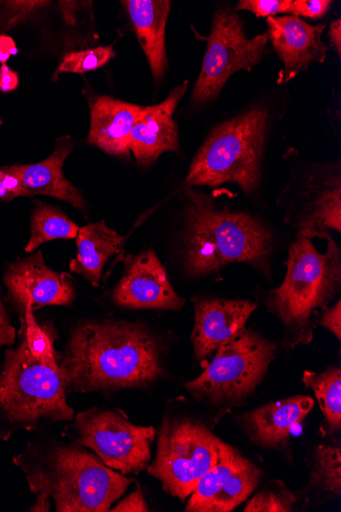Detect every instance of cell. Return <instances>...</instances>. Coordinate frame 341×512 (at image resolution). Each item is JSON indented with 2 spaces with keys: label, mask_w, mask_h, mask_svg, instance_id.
Returning a JSON list of instances; mask_svg holds the SVG:
<instances>
[{
  "label": "cell",
  "mask_w": 341,
  "mask_h": 512,
  "mask_svg": "<svg viewBox=\"0 0 341 512\" xmlns=\"http://www.w3.org/2000/svg\"><path fill=\"white\" fill-rule=\"evenodd\" d=\"M59 365L67 390L83 393L146 387L164 372L159 341L126 321L79 325Z\"/></svg>",
  "instance_id": "6da1fadb"
},
{
  "label": "cell",
  "mask_w": 341,
  "mask_h": 512,
  "mask_svg": "<svg viewBox=\"0 0 341 512\" xmlns=\"http://www.w3.org/2000/svg\"><path fill=\"white\" fill-rule=\"evenodd\" d=\"M14 461L37 496L31 511H51V501L61 512L111 511L133 482L79 446L29 444Z\"/></svg>",
  "instance_id": "7a4b0ae2"
},
{
  "label": "cell",
  "mask_w": 341,
  "mask_h": 512,
  "mask_svg": "<svg viewBox=\"0 0 341 512\" xmlns=\"http://www.w3.org/2000/svg\"><path fill=\"white\" fill-rule=\"evenodd\" d=\"M184 265L194 277L245 263L271 275L272 232L250 214L217 209L206 194L184 190Z\"/></svg>",
  "instance_id": "3957f363"
},
{
  "label": "cell",
  "mask_w": 341,
  "mask_h": 512,
  "mask_svg": "<svg viewBox=\"0 0 341 512\" xmlns=\"http://www.w3.org/2000/svg\"><path fill=\"white\" fill-rule=\"evenodd\" d=\"M282 285L269 292L267 309L284 328L285 349H295L313 341V316L326 309L341 286V251L328 239L327 250L319 253L311 240L297 238L288 250Z\"/></svg>",
  "instance_id": "277c9868"
},
{
  "label": "cell",
  "mask_w": 341,
  "mask_h": 512,
  "mask_svg": "<svg viewBox=\"0 0 341 512\" xmlns=\"http://www.w3.org/2000/svg\"><path fill=\"white\" fill-rule=\"evenodd\" d=\"M66 391L57 355L35 354L23 338L16 350L7 351L0 374V418L9 426L6 437L18 429L33 430L42 421H72Z\"/></svg>",
  "instance_id": "5b68a950"
},
{
  "label": "cell",
  "mask_w": 341,
  "mask_h": 512,
  "mask_svg": "<svg viewBox=\"0 0 341 512\" xmlns=\"http://www.w3.org/2000/svg\"><path fill=\"white\" fill-rule=\"evenodd\" d=\"M269 112L257 108L216 127L194 157L184 190L234 183L252 196L260 188Z\"/></svg>",
  "instance_id": "8992f818"
},
{
  "label": "cell",
  "mask_w": 341,
  "mask_h": 512,
  "mask_svg": "<svg viewBox=\"0 0 341 512\" xmlns=\"http://www.w3.org/2000/svg\"><path fill=\"white\" fill-rule=\"evenodd\" d=\"M276 349L261 334L246 330L219 347L203 374L185 388L194 398L220 409L239 405L262 384Z\"/></svg>",
  "instance_id": "52a82bcc"
},
{
  "label": "cell",
  "mask_w": 341,
  "mask_h": 512,
  "mask_svg": "<svg viewBox=\"0 0 341 512\" xmlns=\"http://www.w3.org/2000/svg\"><path fill=\"white\" fill-rule=\"evenodd\" d=\"M222 441L191 418H166L156 460L148 467L163 489L185 501L200 480L218 463Z\"/></svg>",
  "instance_id": "ba28073f"
},
{
  "label": "cell",
  "mask_w": 341,
  "mask_h": 512,
  "mask_svg": "<svg viewBox=\"0 0 341 512\" xmlns=\"http://www.w3.org/2000/svg\"><path fill=\"white\" fill-rule=\"evenodd\" d=\"M267 33L249 39L243 22L230 7L214 16L203 67L194 85L191 104L202 106L215 101L227 80L236 72L251 71L264 58Z\"/></svg>",
  "instance_id": "9c48e42d"
},
{
  "label": "cell",
  "mask_w": 341,
  "mask_h": 512,
  "mask_svg": "<svg viewBox=\"0 0 341 512\" xmlns=\"http://www.w3.org/2000/svg\"><path fill=\"white\" fill-rule=\"evenodd\" d=\"M72 427L76 442L92 450L107 467L123 475L148 469L156 437L153 427L136 426L122 413L96 409L77 414Z\"/></svg>",
  "instance_id": "30bf717a"
},
{
  "label": "cell",
  "mask_w": 341,
  "mask_h": 512,
  "mask_svg": "<svg viewBox=\"0 0 341 512\" xmlns=\"http://www.w3.org/2000/svg\"><path fill=\"white\" fill-rule=\"evenodd\" d=\"M263 472L222 442L220 459L189 496L188 512H230L257 489Z\"/></svg>",
  "instance_id": "8fae6325"
},
{
  "label": "cell",
  "mask_w": 341,
  "mask_h": 512,
  "mask_svg": "<svg viewBox=\"0 0 341 512\" xmlns=\"http://www.w3.org/2000/svg\"><path fill=\"white\" fill-rule=\"evenodd\" d=\"M124 261L125 273L113 293L117 305L154 310H179L184 306V299L175 292L154 251L128 256Z\"/></svg>",
  "instance_id": "7c38bea8"
},
{
  "label": "cell",
  "mask_w": 341,
  "mask_h": 512,
  "mask_svg": "<svg viewBox=\"0 0 341 512\" xmlns=\"http://www.w3.org/2000/svg\"><path fill=\"white\" fill-rule=\"evenodd\" d=\"M5 283L21 313L26 307L34 311L45 306H68L75 298L69 274L48 268L40 251L12 264L6 272Z\"/></svg>",
  "instance_id": "4fadbf2b"
},
{
  "label": "cell",
  "mask_w": 341,
  "mask_h": 512,
  "mask_svg": "<svg viewBox=\"0 0 341 512\" xmlns=\"http://www.w3.org/2000/svg\"><path fill=\"white\" fill-rule=\"evenodd\" d=\"M194 328L191 335L194 356L207 359L222 345L245 332L246 325L257 309L250 301L223 299H192Z\"/></svg>",
  "instance_id": "5bb4252c"
},
{
  "label": "cell",
  "mask_w": 341,
  "mask_h": 512,
  "mask_svg": "<svg viewBox=\"0 0 341 512\" xmlns=\"http://www.w3.org/2000/svg\"><path fill=\"white\" fill-rule=\"evenodd\" d=\"M268 39L284 68L279 83H286L309 69L313 63H323L328 46L322 40L325 25L311 26L296 16L267 18Z\"/></svg>",
  "instance_id": "9a60e30c"
},
{
  "label": "cell",
  "mask_w": 341,
  "mask_h": 512,
  "mask_svg": "<svg viewBox=\"0 0 341 512\" xmlns=\"http://www.w3.org/2000/svg\"><path fill=\"white\" fill-rule=\"evenodd\" d=\"M188 81L175 87L161 104L142 108L131 132L129 151L137 164L149 167L167 152H178L179 133L173 114L184 97Z\"/></svg>",
  "instance_id": "2e32d148"
},
{
  "label": "cell",
  "mask_w": 341,
  "mask_h": 512,
  "mask_svg": "<svg viewBox=\"0 0 341 512\" xmlns=\"http://www.w3.org/2000/svg\"><path fill=\"white\" fill-rule=\"evenodd\" d=\"M306 202L296 220L298 238L328 240L330 231L341 232V177L339 167H324L310 179Z\"/></svg>",
  "instance_id": "e0dca14e"
},
{
  "label": "cell",
  "mask_w": 341,
  "mask_h": 512,
  "mask_svg": "<svg viewBox=\"0 0 341 512\" xmlns=\"http://www.w3.org/2000/svg\"><path fill=\"white\" fill-rule=\"evenodd\" d=\"M314 405L311 397L298 395L247 412L239 421L256 445L280 449L288 444L292 428L303 423Z\"/></svg>",
  "instance_id": "ac0fdd59"
},
{
  "label": "cell",
  "mask_w": 341,
  "mask_h": 512,
  "mask_svg": "<svg viewBox=\"0 0 341 512\" xmlns=\"http://www.w3.org/2000/svg\"><path fill=\"white\" fill-rule=\"evenodd\" d=\"M74 149L70 136L57 139L54 153L46 160L32 165L8 166L21 181L26 197L51 196L68 202L74 208L85 211L86 203L81 192L65 177L63 166Z\"/></svg>",
  "instance_id": "d6986e66"
},
{
  "label": "cell",
  "mask_w": 341,
  "mask_h": 512,
  "mask_svg": "<svg viewBox=\"0 0 341 512\" xmlns=\"http://www.w3.org/2000/svg\"><path fill=\"white\" fill-rule=\"evenodd\" d=\"M87 142L113 156H128L131 132L142 107L108 96L89 101Z\"/></svg>",
  "instance_id": "ffe728a7"
},
{
  "label": "cell",
  "mask_w": 341,
  "mask_h": 512,
  "mask_svg": "<svg viewBox=\"0 0 341 512\" xmlns=\"http://www.w3.org/2000/svg\"><path fill=\"white\" fill-rule=\"evenodd\" d=\"M148 58L153 76L159 81L167 67L166 25L171 11L168 0H124L121 3Z\"/></svg>",
  "instance_id": "44dd1931"
},
{
  "label": "cell",
  "mask_w": 341,
  "mask_h": 512,
  "mask_svg": "<svg viewBox=\"0 0 341 512\" xmlns=\"http://www.w3.org/2000/svg\"><path fill=\"white\" fill-rule=\"evenodd\" d=\"M76 240L78 253L70 269L99 287L106 262L122 250L124 238L101 221L80 228Z\"/></svg>",
  "instance_id": "7402d4cb"
},
{
  "label": "cell",
  "mask_w": 341,
  "mask_h": 512,
  "mask_svg": "<svg viewBox=\"0 0 341 512\" xmlns=\"http://www.w3.org/2000/svg\"><path fill=\"white\" fill-rule=\"evenodd\" d=\"M31 220V238L26 252L32 253L44 243L55 240L76 239L79 226L61 210L42 202H34Z\"/></svg>",
  "instance_id": "603a6c76"
},
{
  "label": "cell",
  "mask_w": 341,
  "mask_h": 512,
  "mask_svg": "<svg viewBox=\"0 0 341 512\" xmlns=\"http://www.w3.org/2000/svg\"><path fill=\"white\" fill-rule=\"evenodd\" d=\"M303 382L314 392L329 432H338L341 428L340 367L328 368L321 374L307 370L304 372Z\"/></svg>",
  "instance_id": "cb8c5ba5"
},
{
  "label": "cell",
  "mask_w": 341,
  "mask_h": 512,
  "mask_svg": "<svg viewBox=\"0 0 341 512\" xmlns=\"http://www.w3.org/2000/svg\"><path fill=\"white\" fill-rule=\"evenodd\" d=\"M310 486L319 489L331 498L341 494V448L340 446H320L311 473Z\"/></svg>",
  "instance_id": "d4e9b609"
},
{
  "label": "cell",
  "mask_w": 341,
  "mask_h": 512,
  "mask_svg": "<svg viewBox=\"0 0 341 512\" xmlns=\"http://www.w3.org/2000/svg\"><path fill=\"white\" fill-rule=\"evenodd\" d=\"M115 56L113 45L68 53L64 56L53 77L56 79L62 73L84 74L95 71L107 65Z\"/></svg>",
  "instance_id": "484cf974"
},
{
  "label": "cell",
  "mask_w": 341,
  "mask_h": 512,
  "mask_svg": "<svg viewBox=\"0 0 341 512\" xmlns=\"http://www.w3.org/2000/svg\"><path fill=\"white\" fill-rule=\"evenodd\" d=\"M297 498L279 481L267 487L252 498L245 507L246 512H289Z\"/></svg>",
  "instance_id": "4316f807"
},
{
  "label": "cell",
  "mask_w": 341,
  "mask_h": 512,
  "mask_svg": "<svg viewBox=\"0 0 341 512\" xmlns=\"http://www.w3.org/2000/svg\"><path fill=\"white\" fill-rule=\"evenodd\" d=\"M294 0H240L237 11H249L257 17H275L279 14H290Z\"/></svg>",
  "instance_id": "83f0119b"
},
{
  "label": "cell",
  "mask_w": 341,
  "mask_h": 512,
  "mask_svg": "<svg viewBox=\"0 0 341 512\" xmlns=\"http://www.w3.org/2000/svg\"><path fill=\"white\" fill-rule=\"evenodd\" d=\"M332 2L330 0H295L292 3V16L305 17L309 19H320L324 17Z\"/></svg>",
  "instance_id": "f1b7e54d"
},
{
  "label": "cell",
  "mask_w": 341,
  "mask_h": 512,
  "mask_svg": "<svg viewBox=\"0 0 341 512\" xmlns=\"http://www.w3.org/2000/svg\"><path fill=\"white\" fill-rule=\"evenodd\" d=\"M19 197H26L20 179L8 166L0 167V200L10 202Z\"/></svg>",
  "instance_id": "f546056e"
},
{
  "label": "cell",
  "mask_w": 341,
  "mask_h": 512,
  "mask_svg": "<svg viewBox=\"0 0 341 512\" xmlns=\"http://www.w3.org/2000/svg\"><path fill=\"white\" fill-rule=\"evenodd\" d=\"M317 316H319L318 323L322 325L325 329L329 330L338 341L341 339V301L338 300L337 303L331 308H326L320 311Z\"/></svg>",
  "instance_id": "4dcf8cb0"
},
{
  "label": "cell",
  "mask_w": 341,
  "mask_h": 512,
  "mask_svg": "<svg viewBox=\"0 0 341 512\" xmlns=\"http://www.w3.org/2000/svg\"><path fill=\"white\" fill-rule=\"evenodd\" d=\"M111 511L114 512H145L150 511L148 503L144 499L142 489H137L118 503Z\"/></svg>",
  "instance_id": "1f68e13d"
},
{
  "label": "cell",
  "mask_w": 341,
  "mask_h": 512,
  "mask_svg": "<svg viewBox=\"0 0 341 512\" xmlns=\"http://www.w3.org/2000/svg\"><path fill=\"white\" fill-rule=\"evenodd\" d=\"M16 330L11 324L6 308L0 299V348L14 345Z\"/></svg>",
  "instance_id": "d6a6232c"
},
{
  "label": "cell",
  "mask_w": 341,
  "mask_h": 512,
  "mask_svg": "<svg viewBox=\"0 0 341 512\" xmlns=\"http://www.w3.org/2000/svg\"><path fill=\"white\" fill-rule=\"evenodd\" d=\"M19 87V74L7 64L0 67V92L8 93Z\"/></svg>",
  "instance_id": "836d02e7"
},
{
  "label": "cell",
  "mask_w": 341,
  "mask_h": 512,
  "mask_svg": "<svg viewBox=\"0 0 341 512\" xmlns=\"http://www.w3.org/2000/svg\"><path fill=\"white\" fill-rule=\"evenodd\" d=\"M19 54L14 39L10 36L0 35V63L5 65L12 57Z\"/></svg>",
  "instance_id": "e575fe53"
},
{
  "label": "cell",
  "mask_w": 341,
  "mask_h": 512,
  "mask_svg": "<svg viewBox=\"0 0 341 512\" xmlns=\"http://www.w3.org/2000/svg\"><path fill=\"white\" fill-rule=\"evenodd\" d=\"M329 38L337 55H341V20L338 19L330 24Z\"/></svg>",
  "instance_id": "d590c367"
}]
</instances>
